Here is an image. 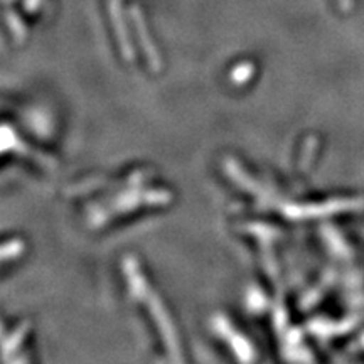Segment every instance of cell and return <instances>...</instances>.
Segmentation results:
<instances>
[{
  "label": "cell",
  "mask_w": 364,
  "mask_h": 364,
  "mask_svg": "<svg viewBox=\"0 0 364 364\" xmlns=\"http://www.w3.org/2000/svg\"><path fill=\"white\" fill-rule=\"evenodd\" d=\"M341 6H343V9H349L351 7V0H339Z\"/></svg>",
  "instance_id": "6da1fadb"
}]
</instances>
